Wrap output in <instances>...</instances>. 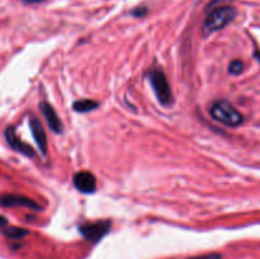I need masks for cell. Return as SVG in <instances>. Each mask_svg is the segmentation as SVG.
I'll use <instances>...</instances> for the list:
<instances>
[{"label": "cell", "instance_id": "obj_1", "mask_svg": "<svg viewBox=\"0 0 260 259\" xmlns=\"http://www.w3.org/2000/svg\"><path fill=\"white\" fill-rule=\"evenodd\" d=\"M236 9L229 5H223V7H217L207 15L203 24V36H210L212 33L217 32V30L222 29L226 25L230 24L236 17Z\"/></svg>", "mask_w": 260, "mask_h": 259}, {"label": "cell", "instance_id": "obj_2", "mask_svg": "<svg viewBox=\"0 0 260 259\" xmlns=\"http://www.w3.org/2000/svg\"><path fill=\"white\" fill-rule=\"evenodd\" d=\"M210 113L215 121L229 127H238L244 121L243 114L228 101L215 102L211 106Z\"/></svg>", "mask_w": 260, "mask_h": 259}, {"label": "cell", "instance_id": "obj_3", "mask_svg": "<svg viewBox=\"0 0 260 259\" xmlns=\"http://www.w3.org/2000/svg\"><path fill=\"white\" fill-rule=\"evenodd\" d=\"M149 81L150 84H151L152 89H154V93L155 95H156L157 101H159L162 106H169V104H172V89H170L169 81H168L164 71L159 68L151 70L149 73Z\"/></svg>", "mask_w": 260, "mask_h": 259}, {"label": "cell", "instance_id": "obj_4", "mask_svg": "<svg viewBox=\"0 0 260 259\" xmlns=\"http://www.w3.org/2000/svg\"><path fill=\"white\" fill-rule=\"evenodd\" d=\"M112 222L109 220H101L95 222H86L79 226V231L86 240L96 243L108 234Z\"/></svg>", "mask_w": 260, "mask_h": 259}, {"label": "cell", "instance_id": "obj_5", "mask_svg": "<svg viewBox=\"0 0 260 259\" xmlns=\"http://www.w3.org/2000/svg\"><path fill=\"white\" fill-rule=\"evenodd\" d=\"M0 205L3 207H27L33 211L42 210V206L38 205L36 201L22 195H3L0 197Z\"/></svg>", "mask_w": 260, "mask_h": 259}, {"label": "cell", "instance_id": "obj_6", "mask_svg": "<svg viewBox=\"0 0 260 259\" xmlns=\"http://www.w3.org/2000/svg\"><path fill=\"white\" fill-rule=\"evenodd\" d=\"M4 136H5V140H7L8 145H9V146L12 147L14 151L20 152V154L25 155V156H28V157H33L36 155L35 150L32 149V146H29L28 144L23 142L22 140L17 136V134H15V130L13 126L7 127Z\"/></svg>", "mask_w": 260, "mask_h": 259}, {"label": "cell", "instance_id": "obj_7", "mask_svg": "<svg viewBox=\"0 0 260 259\" xmlns=\"http://www.w3.org/2000/svg\"><path fill=\"white\" fill-rule=\"evenodd\" d=\"M74 185L76 189L81 193H93L96 188V179L94 177L93 173L86 172H79L74 175Z\"/></svg>", "mask_w": 260, "mask_h": 259}, {"label": "cell", "instance_id": "obj_8", "mask_svg": "<svg viewBox=\"0 0 260 259\" xmlns=\"http://www.w3.org/2000/svg\"><path fill=\"white\" fill-rule=\"evenodd\" d=\"M29 127L33 139H35L36 144L38 146V150H40L41 154L46 155V152H47V137H46V132L43 130L42 123L37 118L32 117L29 119Z\"/></svg>", "mask_w": 260, "mask_h": 259}, {"label": "cell", "instance_id": "obj_9", "mask_svg": "<svg viewBox=\"0 0 260 259\" xmlns=\"http://www.w3.org/2000/svg\"><path fill=\"white\" fill-rule=\"evenodd\" d=\"M40 108L41 111H42V114L45 116L46 121H47V124L51 128V131H53L55 134H61L63 130L62 122L58 118L57 113H56L55 109L52 108V106L48 104L47 102H41Z\"/></svg>", "mask_w": 260, "mask_h": 259}, {"label": "cell", "instance_id": "obj_10", "mask_svg": "<svg viewBox=\"0 0 260 259\" xmlns=\"http://www.w3.org/2000/svg\"><path fill=\"white\" fill-rule=\"evenodd\" d=\"M99 106L98 102L91 101V99H81V101H76L73 104L74 111L79 112V113H86V112H91Z\"/></svg>", "mask_w": 260, "mask_h": 259}, {"label": "cell", "instance_id": "obj_11", "mask_svg": "<svg viewBox=\"0 0 260 259\" xmlns=\"http://www.w3.org/2000/svg\"><path fill=\"white\" fill-rule=\"evenodd\" d=\"M2 231L3 234L9 239H22L24 238L25 235H28V233H29L27 229L15 228V226H5Z\"/></svg>", "mask_w": 260, "mask_h": 259}, {"label": "cell", "instance_id": "obj_12", "mask_svg": "<svg viewBox=\"0 0 260 259\" xmlns=\"http://www.w3.org/2000/svg\"><path fill=\"white\" fill-rule=\"evenodd\" d=\"M244 71V62L240 60H234L231 61L229 65V73L233 75H240Z\"/></svg>", "mask_w": 260, "mask_h": 259}, {"label": "cell", "instance_id": "obj_13", "mask_svg": "<svg viewBox=\"0 0 260 259\" xmlns=\"http://www.w3.org/2000/svg\"><path fill=\"white\" fill-rule=\"evenodd\" d=\"M187 259H222V255L218 253H208V254H202V255H196L190 256Z\"/></svg>", "mask_w": 260, "mask_h": 259}, {"label": "cell", "instance_id": "obj_14", "mask_svg": "<svg viewBox=\"0 0 260 259\" xmlns=\"http://www.w3.org/2000/svg\"><path fill=\"white\" fill-rule=\"evenodd\" d=\"M146 13H147L146 8H137V9H135L134 12H132V14H134L135 17H144Z\"/></svg>", "mask_w": 260, "mask_h": 259}, {"label": "cell", "instance_id": "obj_15", "mask_svg": "<svg viewBox=\"0 0 260 259\" xmlns=\"http://www.w3.org/2000/svg\"><path fill=\"white\" fill-rule=\"evenodd\" d=\"M226 2H230V0H212V2L208 4V9H210V8L221 7V4H222V3H226Z\"/></svg>", "mask_w": 260, "mask_h": 259}, {"label": "cell", "instance_id": "obj_16", "mask_svg": "<svg viewBox=\"0 0 260 259\" xmlns=\"http://www.w3.org/2000/svg\"><path fill=\"white\" fill-rule=\"evenodd\" d=\"M5 226H8V220L4 217V216L0 215V230H3Z\"/></svg>", "mask_w": 260, "mask_h": 259}, {"label": "cell", "instance_id": "obj_17", "mask_svg": "<svg viewBox=\"0 0 260 259\" xmlns=\"http://www.w3.org/2000/svg\"><path fill=\"white\" fill-rule=\"evenodd\" d=\"M24 4H38V3L46 2V0H22Z\"/></svg>", "mask_w": 260, "mask_h": 259}, {"label": "cell", "instance_id": "obj_18", "mask_svg": "<svg viewBox=\"0 0 260 259\" xmlns=\"http://www.w3.org/2000/svg\"><path fill=\"white\" fill-rule=\"evenodd\" d=\"M255 56L258 57V60L260 61V52H255Z\"/></svg>", "mask_w": 260, "mask_h": 259}]
</instances>
